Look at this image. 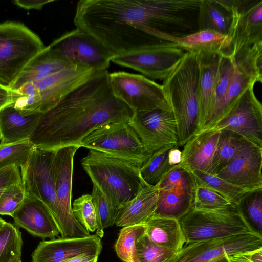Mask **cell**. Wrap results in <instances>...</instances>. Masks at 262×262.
<instances>
[{"mask_svg": "<svg viewBox=\"0 0 262 262\" xmlns=\"http://www.w3.org/2000/svg\"><path fill=\"white\" fill-rule=\"evenodd\" d=\"M134 112L114 94L106 70L91 77L42 113L29 140L36 148L56 150L75 145L104 124L129 122Z\"/></svg>", "mask_w": 262, "mask_h": 262, "instance_id": "6da1fadb", "label": "cell"}, {"mask_svg": "<svg viewBox=\"0 0 262 262\" xmlns=\"http://www.w3.org/2000/svg\"><path fill=\"white\" fill-rule=\"evenodd\" d=\"M198 79L195 54L186 52L162 85L176 120L179 146H183L199 130Z\"/></svg>", "mask_w": 262, "mask_h": 262, "instance_id": "7a4b0ae2", "label": "cell"}, {"mask_svg": "<svg viewBox=\"0 0 262 262\" xmlns=\"http://www.w3.org/2000/svg\"><path fill=\"white\" fill-rule=\"evenodd\" d=\"M81 164L92 183L121 206L135 198L146 185L139 167L93 150L89 149Z\"/></svg>", "mask_w": 262, "mask_h": 262, "instance_id": "3957f363", "label": "cell"}, {"mask_svg": "<svg viewBox=\"0 0 262 262\" xmlns=\"http://www.w3.org/2000/svg\"><path fill=\"white\" fill-rule=\"evenodd\" d=\"M45 47L23 24H0V84L10 89L24 68Z\"/></svg>", "mask_w": 262, "mask_h": 262, "instance_id": "277c9868", "label": "cell"}, {"mask_svg": "<svg viewBox=\"0 0 262 262\" xmlns=\"http://www.w3.org/2000/svg\"><path fill=\"white\" fill-rule=\"evenodd\" d=\"M80 147L129 162L140 168L152 154L146 149L129 122H112L86 135Z\"/></svg>", "mask_w": 262, "mask_h": 262, "instance_id": "5b68a950", "label": "cell"}, {"mask_svg": "<svg viewBox=\"0 0 262 262\" xmlns=\"http://www.w3.org/2000/svg\"><path fill=\"white\" fill-rule=\"evenodd\" d=\"M186 242L255 233L236 207L219 210L192 209L179 220Z\"/></svg>", "mask_w": 262, "mask_h": 262, "instance_id": "8992f818", "label": "cell"}, {"mask_svg": "<svg viewBox=\"0 0 262 262\" xmlns=\"http://www.w3.org/2000/svg\"><path fill=\"white\" fill-rule=\"evenodd\" d=\"M79 146L72 145L56 150L54 166L56 213L55 220L62 237H82L89 232L76 220L72 207V188L75 155Z\"/></svg>", "mask_w": 262, "mask_h": 262, "instance_id": "52a82bcc", "label": "cell"}, {"mask_svg": "<svg viewBox=\"0 0 262 262\" xmlns=\"http://www.w3.org/2000/svg\"><path fill=\"white\" fill-rule=\"evenodd\" d=\"M196 186L190 170L180 164L172 166L158 184V199L151 216L179 220L193 208Z\"/></svg>", "mask_w": 262, "mask_h": 262, "instance_id": "ba28073f", "label": "cell"}, {"mask_svg": "<svg viewBox=\"0 0 262 262\" xmlns=\"http://www.w3.org/2000/svg\"><path fill=\"white\" fill-rule=\"evenodd\" d=\"M232 58L234 72L227 91L202 130L213 128L230 111L248 88L256 82H262V42L239 51Z\"/></svg>", "mask_w": 262, "mask_h": 262, "instance_id": "9c48e42d", "label": "cell"}, {"mask_svg": "<svg viewBox=\"0 0 262 262\" xmlns=\"http://www.w3.org/2000/svg\"><path fill=\"white\" fill-rule=\"evenodd\" d=\"M262 249V236L256 233L186 243L165 262H212L226 256Z\"/></svg>", "mask_w": 262, "mask_h": 262, "instance_id": "30bf717a", "label": "cell"}, {"mask_svg": "<svg viewBox=\"0 0 262 262\" xmlns=\"http://www.w3.org/2000/svg\"><path fill=\"white\" fill-rule=\"evenodd\" d=\"M110 80L114 95L134 113L171 110L162 85L143 75L117 72L110 73Z\"/></svg>", "mask_w": 262, "mask_h": 262, "instance_id": "8fae6325", "label": "cell"}, {"mask_svg": "<svg viewBox=\"0 0 262 262\" xmlns=\"http://www.w3.org/2000/svg\"><path fill=\"white\" fill-rule=\"evenodd\" d=\"M48 47L73 65L95 71L106 70L115 57L93 37L78 28L64 34Z\"/></svg>", "mask_w": 262, "mask_h": 262, "instance_id": "7c38bea8", "label": "cell"}, {"mask_svg": "<svg viewBox=\"0 0 262 262\" xmlns=\"http://www.w3.org/2000/svg\"><path fill=\"white\" fill-rule=\"evenodd\" d=\"M186 52L176 43L161 41L142 50L115 56L111 60L154 79L164 80L176 68Z\"/></svg>", "mask_w": 262, "mask_h": 262, "instance_id": "4fadbf2b", "label": "cell"}, {"mask_svg": "<svg viewBox=\"0 0 262 262\" xmlns=\"http://www.w3.org/2000/svg\"><path fill=\"white\" fill-rule=\"evenodd\" d=\"M55 152L56 150H44L34 147L27 162L20 167L22 185L26 196L43 202L55 219L56 213Z\"/></svg>", "mask_w": 262, "mask_h": 262, "instance_id": "5bb4252c", "label": "cell"}, {"mask_svg": "<svg viewBox=\"0 0 262 262\" xmlns=\"http://www.w3.org/2000/svg\"><path fill=\"white\" fill-rule=\"evenodd\" d=\"M231 21L228 37L231 55L262 42V0H223Z\"/></svg>", "mask_w": 262, "mask_h": 262, "instance_id": "9a60e30c", "label": "cell"}, {"mask_svg": "<svg viewBox=\"0 0 262 262\" xmlns=\"http://www.w3.org/2000/svg\"><path fill=\"white\" fill-rule=\"evenodd\" d=\"M129 124L151 154L169 144L179 145L177 124L171 110L157 108L136 112Z\"/></svg>", "mask_w": 262, "mask_h": 262, "instance_id": "2e32d148", "label": "cell"}, {"mask_svg": "<svg viewBox=\"0 0 262 262\" xmlns=\"http://www.w3.org/2000/svg\"><path fill=\"white\" fill-rule=\"evenodd\" d=\"M254 86L246 91L213 128L231 130L262 147V105L255 94Z\"/></svg>", "mask_w": 262, "mask_h": 262, "instance_id": "e0dca14e", "label": "cell"}, {"mask_svg": "<svg viewBox=\"0 0 262 262\" xmlns=\"http://www.w3.org/2000/svg\"><path fill=\"white\" fill-rule=\"evenodd\" d=\"M262 147L252 143L241 149L216 175L246 191L262 188Z\"/></svg>", "mask_w": 262, "mask_h": 262, "instance_id": "ac0fdd59", "label": "cell"}, {"mask_svg": "<svg viewBox=\"0 0 262 262\" xmlns=\"http://www.w3.org/2000/svg\"><path fill=\"white\" fill-rule=\"evenodd\" d=\"M101 238L96 234L82 237H60L39 243L32 254V262H63L82 254L100 255Z\"/></svg>", "mask_w": 262, "mask_h": 262, "instance_id": "d6986e66", "label": "cell"}, {"mask_svg": "<svg viewBox=\"0 0 262 262\" xmlns=\"http://www.w3.org/2000/svg\"><path fill=\"white\" fill-rule=\"evenodd\" d=\"M12 217L17 227L31 235L53 238L60 234L58 224L48 207L41 201L26 196Z\"/></svg>", "mask_w": 262, "mask_h": 262, "instance_id": "ffe728a7", "label": "cell"}, {"mask_svg": "<svg viewBox=\"0 0 262 262\" xmlns=\"http://www.w3.org/2000/svg\"><path fill=\"white\" fill-rule=\"evenodd\" d=\"M220 132L214 128L198 132L183 146L180 164L191 171L210 173Z\"/></svg>", "mask_w": 262, "mask_h": 262, "instance_id": "44dd1931", "label": "cell"}, {"mask_svg": "<svg viewBox=\"0 0 262 262\" xmlns=\"http://www.w3.org/2000/svg\"><path fill=\"white\" fill-rule=\"evenodd\" d=\"M195 54L199 68L198 97L200 131L203 128L212 112L215 81L221 54L201 52Z\"/></svg>", "mask_w": 262, "mask_h": 262, "instance_id": "7402d4cb", "label": "cell"}, {"mask_svg": "<svg viewBox=\"0 0 262 262\" xmlns=\"http://www.w3.org/2000/svg\"><path fill=\"white\" fill-rule=\"evenodd\" d=\"M42 113L24 115L12 103L0 110V144L29 140Z\"/></svg>", "mask_w": 262, "mask_h": 262, "instance_id": "603a6c76", "label": "cell"}, {"mask_svg": "<svg viewBox=\"0 0 262 262\" xmlns=\"http://www.w3.org/2000/svg\"><path fill=\"white\" fill-rule=\"evenodd\" d=\"M158 194V184H146L135 198L121 206L115 224L123 227L145 222L156 208Z\"/></svg>", "mask_w": 262, "mask_h": 262, "instance_id": "cb8c5ba5", "label": "cell"}, {"mask_svg": "<svg viewBox=\"0 0 262 262\" xmlns=\"http://www.w3.org/2000/svg\"><path fill=\"white\" fill-rule=\"evenodd\" d=\"M75 67L77 66L55 55L47 46L26 64L10 89L15 91L26 83L37 82L62 70Z\"/></svg>", "mask_w": 262, "mask_h": 262, "instance_id": "d4e9b609", "label": "cell"}, {"mask_svg": "<svg viewBox=\"0 0 262 262\" xmlns=\"http://www.w3.org/2000/svg\"><path fill=\"white\" fill-rule=\"evenodd\" d=\"M144 224L145 234L151 241L174 253L180 251L186 242L179 220L152 216Z\"/></svg>", "mask_w": 262, "mask_h": 262, "instance_id": "484cf974", "label": "cell"}, {"mask_svg": "<svg viewBox=\"0 0 262 262\" xmlns=\"http://www.w3.org/2000/svg\"><path fill=\"white\" fill-rule=\"evenodd\" d=\"M186 52L231 54V41L228 36L210 30L197 32L179 38L174 42Z\"/></svg>", "mask_w": 262, "mask_h": 262, "instance_id": "4316f807", "label": "cell"}, {"mask_svg": "<svg viewBox=\"0 0 262 262\" xmlns=\"http://www.w3.org/2000/svg\"><path fill=\"white\" fill-rule=\"evenodd\" d=\"M231 21V14L223 0H200L198 31L210 30L228 36Z\"/></svg>", "mask_w": 262, "mask_h": 262, "instance_id": "83f0119b", "label": "cell"}, {"mask_svg": "<svg viewBox=\"0 0 262 262\" xmlns=\"http://www.w3.org/2000/svg\"><path fill=\"white\" fill-rule=\"evenodd\" d=\"M220 130L219 139L211 168L210 174L213 175H216L236 154L251 143L231 130Z\"/></svg>", "mask_w": 262, "mask_h": 262, "instance_id": "f1b7e54d", "label": "cell"}, {"mask_svg": "<svg viewBox=\"0 0 262 262\" xmlns=\"http://www.w3.org/2000/svg\"><path fill=\"white\" fill-rule=\"evenodd\" d=\"M91 195L97 221L96 234L102 238L104 235V229L115 224L121 206L94 184H93Z\"/></svg>", "mask_w": 262, "mask_h": 262, "instance_id": "f546056e", "label": "cell"}, {"mask_svg": "<svg viewBox=\"0 0 262 262\" xmlns=\"http://www.w3.org/2000/svg\"><path fill=\"white\" fill-rule=\"evenodd\" d=\"M236 206L252 230L262 236V188L246 192Z\"/></svg>", "mask_w": 262, "mask_h": 262, "instance_id": "4dcf8cb0", "label": "cell"}, {"mask_svg": "<svg viewBox=\"0 0 262 262\" xmlns=\"http://www.w3.org/2000/svg\"><path fill=\"white\" fill-rule=\"evenodd\" d=\"M177 144H169L155 151L140 167V173L146 184L157 185L172 167L169 164V152Z\"/></svg>", "mask_w": 262, "mask_h": 262, "instance_id": "1f68e13d", "label": "cell"}, {"mask_svg": "<svg viewBox=\"0 0 262 262\" xmlns=\"http://www.w3.org/2000/svg\"><path fill=\"white\" fill-rule=\"evenodd\" d=\"M191 172L197 184L219 193L235 205L243 195L248 191L227 182L216 175L197 170Z\"/></svg>", "mask_w": 262, "mask_h": 262, "instance_id": "d6a6232c", "label": "cell"}, {"mask_svg": "<svg viewBox=\"0 0 262 262\" xmlns=\"http://www.w3.org/2000/svg\"><path fill=\"white\" fill-rule=\"evenodd\" d=\"M23 242L19 228L6 222L0 228V262L21 257Z\"/></svg>", "mask_w": 262, "mask_h": 262, "instance_id": "836d02e7", "label": "cell"}, {"mask_svg": "<svg viewBox=\"0 0 262 262\" xmlns=\"http://www.w3.org/2000/svg\"><path fill=\"white\" fill-rule=\"evenodd\" d=\"M145 231L144 223L125 226L120 230L114 248L117 256L123 262H133L136 243L145 234Z\"/></svg>", "mask_w": 262, "mask_h": 262, "instance_id": "e575fe53", "label": "cell"}, {"mask_svg": "<svg viewBox=\"0 0 262 262\" xmlns=\"http://www.w3.org/2000/svg\"><path fill=\"white\" fill-rule=\"evenodd\" d=\"M234 72V64L231 54H221L215 81L213 109L209 119L217 110L223 100L232 78Z\"/></svg>", "mask_w": 262, "mask_h": 262, "instance_id": "d590c367", "label": "cell"}, {"mask_svg": "<svg viewBox=\"0 0 262 262\" xmlns=\"http://www.w3.org/2000/svg\"><path fill=\"white\" fill-rule=\"evenodd\" d=\"M34 147L29 140L0 144V170L13 165L18 168L24 165Z\"/></svg>", "mask_w": 262, "mask_h": 262, "instance_id": "8d00e7d4", "label": "cell"}, {"mask_svg": "<svg viewBox=\"0 0 262 262\" xmlns=\"http://www.w3.org/2000/svg\"><path fill=\"white\" fill-rule=\"evenodd\" d=\"M175 253L155 244L145 234L136 242L133 262H165Z\"/></svg>", "mask_w": 262, "mask_h": 262, "instance_id": "74e56055", "label": "cell"}, {"mask_svg": "<svg viewBox=\"0 0 262 262\" xmlns=\"http://www.w3.org/2000/svg\"><path fill=\"white\" fill-rule=\"evenodd\" d=\"M72 212L76 220L89 232L97 230V217L91 194H83L75 199Z\"/></svg>", "mask_w": 262, "mask_h": 262, "instance_id": "f35d334b", "label": "cell"}, {"mask_svg": "<svg viewBox=\"0 0 262 262\" xmlns=\"http://www.w3.org/2000/svg\"><path fill=\"white\" fill-rule=\"evenodd\" d=\"M196 185L194 209L219 210L236 206L219 193L202 185Z\"/></svg>", "mask_w": 262, "mask_h": 262, "instance_id": "ab89813d", "label": "cell"}, {"mask_svg": "<svg viewBox=\"0 0 262 262\" xmlns=\"http://www.w3.org/2000/svg\"><path fill=\"white\" fill-rule=\"evenodd\" d=\"M25 197L22 183L5 189L0 196V215L12 217L21 205Z\"/></svg>", "mask_w": 262, "mask_h": 262, "instance_id": "60d3db41", "label": "cell"}, {"mask_svg": "<svg viewBox=\"0 0 262 262\" xmlns=\"http://www.w3.org/2000/svg\"><path fill=\"white\" fill-rule=\"evenodd\" d=\"M21 183L20 172L16 166L13 165L0 170V190Z\"/></svg>", "mask_w": 262, "mask_h": 262, "instance_id": "b9f144b4", "label": "cell"}, {"mask_svg": "<svg viewBox=\"0 0 262 262\" xmlns=\"http://www.w3.org/2000/svg\"><path fill=\"white\" fill-rule=\"evenodd\" d=\"M52 2V0H15L13 1V3L27 10H40L45 4Z\"/></svg>", "mask_w": 262, "mask_h": 262, "instance_id": "7bdbcfd3", "label": "cell"}, {"mask_svg": "<svg viewBox=\"0 0 262 262\" xmlns=\"http://www.w3.org/2000/svg\"><path fill=\"white\" fill-rule=\"evenodd\" d=\"M12 103L13 98L11 90L0 84V110Z\"/></svg>", "mask_w": 262, "mask_h": 262, "instance_id": "ee69618b", "label": "cell"}, {"mask_svg": "<svg viewBox=\"0 0 262 262\" xmlns=\"http://www.w3.org/2000/svg\"><path fill=\"white\" fill-rule=\"evenodd\" d=\"M179 147L178 144L176 145L169 152L168 161L171 166L178 165L181 162L182 152L179 149Z\"/></svg>", "mask_w": 262, "mask_h": 262, "instance_id": "f6af8a7d", "label": "cell"}, {"mask_svg": "<svg viewBox=\"0 0 262 262\" xmlns=\"http://www.w3.org/2000/svg\"><path fill=\"white\" fill-rule=\"evenodd\" d=\"M99 255L91 254H82L71 258L63 262H97Z\"/></svg>", "mask_w": 262, "mask_h": 262, "instance_id": "bcb514c9", "label": "cell"}, {"mask_svg": "<svg viewBox=\"0 0 262 262\" xmlns=\"http://www.w3.org/2000/svg\"><path fill=\"white\" fill-rule=\"evenodd\" d=\"M212 262H230L228 256L217 259Z\"/></svg>", "mask_w": 262, "mask_h": 262, "instance_id": "7dc6e473", "label": "cell"}, {"mask_svg": "<svg viewBox=\"0 0 262 262\" xmlns=\"http://www.w3.org/2000/svg\"><path fill=\"white\" fill-rule=\"evenodd\" d=\"M6 222L0 217V228L4 225Z\"/></svg>", "mask_w": 262, "mask_h": 262, "instance_id": "c3c4849f", "label": "cell"}, {"mask_svg": "<svg viewBox=\"0 0 262 262\" xmlns=\"http://www.w3.org/2000/svg\"><path fill=\"white\" fill-rule=\"evenodd\" d=\"M10 262H22L21 257H18L14 259Z\"/></svg>", "mask_w": 262, "mask_h": 262, "instance_id": "681fc988", "label": "cell"}, {"mask_svg": "<svg viewBox=\"0 0 262 262\" xmlns=\"http://www.w3.org/2000/svg\"><path fill=\"white\" fill-rule=\"evenodd\" d=\"M228 258H229V260L230 262H239V261H236L235 260H233L232 259L229 258V257H228Z\"/></svg>", "mask_w": 262, "mask_h": 262, "instance_id": "f907efd6", "label": "cell"}, {"mask_svg": "<svg viewBox=\"0 0 262 262\" xmlns=\"http://www.w3.org/2000/svg\"><path fill=\"white\" fill-rule=\"evenodd\" d=\"M5 189H1L0 190V196L1 195L2 193H3V191Z\"/></svg>", "mask_w": 262, "mask_h": 262, "instance_id": "816d5d0a", "label": "cell"}]
</instances>
